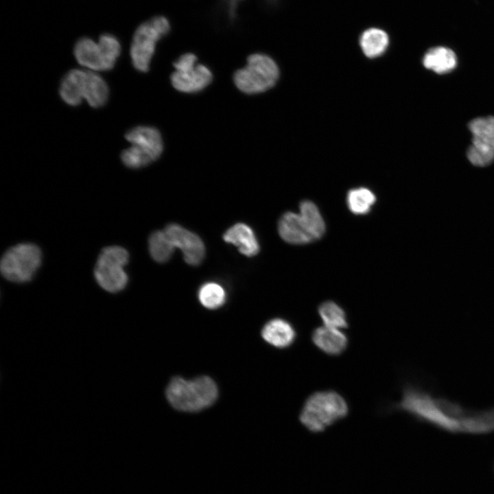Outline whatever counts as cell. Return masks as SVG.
Returning a JSON list of instances; mask_svg holds the SVG:
<instances>
[{"label": "cell", "instance_id": "12", "mask_svg": "<svg viewBox=\"0 0 494 494\" xmlns=\"http://www.w3.org/2000/svg\"><path fill=\"white\" fill-rule=\"evenodd\" d=\"M127 141L156 160L162 153L163 145L159 131L150 126H137L128 131Z\"/></svg>", "mask_w": 494, "mask_h": 494}, {"label": "cell", "instance_id": "24", "mask_svg": "<svg viewBox=\"0 0 494 494\" xmlns=\"http://www.w3.org/2000/svg\"><path fill=\"white\" fill-rule=\"evenodd\" d=\"M198 296L200 303L208 309L221 307L224 304L226 298L224 288L216 282L204 283L199 288Z\"/></svg>", "mask_w": 494, "mask_h": 494}, {"label": "cell", "instance_id": "23", "mask_svg": "<svg viewBox=\"0 0 494 494\" xmlns=\"http://www.w3.org/2000/svg\"><path fill=\"white\" fill-rule=\"evenodd\" d=\"M375 202V195L366 187L352 189L346 195L347 207L351 212L355 215L368 213Z\"/></svg>", "mask_w": 494, "mask_h": 494}, {"label": "cell", "instance_id": "21", "mask_svg": "<svg viewBox=\"0 0 494 494\" xmlns=\"http://www.w3.org/2000/svg\"><path fill=\"white\" fill-rule=\"evenodd\" d=\"M299 213L314 241L322 237L325 232L326 226L318 207L311 201L304 200L300 204Z\"/></svg>", "mask_w": 494, "mask_h": 494}, {"label": "cell", "instance_id": "4", "mask_svg": "<svg viewBox=\"0 0 494 494\" xmlns=\"http://www.w3.org/2000/svg\"><path fill=\"white\" fill-rule=\"evenodd\" d=\"M279 75V68L273 59L266 54L257 53L250 55L246 65L235 71L233 80L241 91L255 94L272 87Z\"/></svg>", "mask_w": 494, "mask_h": 494}, {"label": "cell", "instance_id": "29", "mask_svg": "<svg viewBox=\"0 0 494 494\" xmlns=\"http://www.w3.org/2000/svg\"><path fill=\"white\" fill-rule=\"evenodd\" d=\"M270 3H274L277 0H267Z\"/></svg>", "mask_w": 494, "mask_h": 494}, {"label": "cell", "instance_id": "14", "mask_svg": "<svg viewBox=\"0 0 494 494\" xmlns=\"http://www.w3.org/2000/svg\"><path fill=\"white\" fill-rule=\"evenodd\" d=\"M86 71L72 69L62 79L59 93L62 99L70 106H78L84 98Z\"/></svg>", "mask_w": 494, "mask_h": 494}, {"label": "cell", "instance_id": "3", "mask_svg": "<svg viewBox=\"0 0 494 494\" xmlns=\"http://www.w3.org/2000/svg\"><path fill=\"white\" fill-rule=\"evenodd\" d=\"M347 412V404L339 394L333 391L318 392L305 401L300 420L309 430L318 432L344 417Z\"/></svg>", "mask_w": 494, "mask_h": 494}, {"label": "cell", "instance_id": "2", "mask_svg": "<svg viewBox=\"0 0 494 494\" xmlns=\"http://www.w3.org/2000/svg\"><path fill=\"white\" fill-rule=\"evenodd\" d=\"M214 381L202 376L191 380L174 377L166 388V397L176 409L184 412H198L212 405L217 397Z\"/></svg>", "mask_w": 494, "mask_h": 494}, {"label": "cell", "instance_id": "9", "mask_svg": "<svg viewBox=\"0 0 494 494\" xmlns=\"http://www.w3.org/2000/svg\"><path fill=\"white\" fill-rule=\"evenodd\" d=\"M469 128L473 135L467 151L469 160L476 166L489 165L494 160V117L476 118Z\"/></svg>", "mask_w": 494, "mask_h": 494}, {"label": "cell", "instance_id": "20", "mask_svg": "<svg viewBox=\"0 0 494 494\" xmlns=\"http://www.w3.org/2000/svg\"><path fill=\"white\" fill-rule=\"evenodd\" d=\"M424 66L438 73H445L456 65V57L450 49L437 47L430 49L423 57Z\"/></svg>", "mask_w": 494, "mask_h": 494}, {"label": "cell", "instance_id": "25", "mask_svg": "<svg viewBox=\"0 0 494 494\" xmlns=\"http://www.w3.org/2000/svg\"><path fill=\"white\" fill-rule=\"evenodd\" d=\"M318 313L325 326L341 329L348 326L344 311L333 301H325L318 307Z\"/></svg>", "mask_w": 494, "mask_h": 494}, {"label": "cell", "instance_id": "17", "mask_svg": "<svg viewBox=\"0 0 494 494\" xmlns=\"http://www.w3.org/2000/svg\"><path fill=\"white\" fill-rule=\"evenodd\" d=\"M78 62L93 71H104V62L98 43L90 38L79 39L74 47Z\"/></svg>", "mask_w": 494, "mask_h": 494}, {"label": "cell", "instance_id": "8", "mask_svg": "<svg viewBox=\"0 0 494 494\" xmlns=\"http://www.w3.org/2000/svg\"><path fill=\"white\" fill-rule=\"evenodd\" d=\"M197 57L191 53L181 55L174 62L171 75L173 86L183 93H196L204 89L212 81L213 75L206 66L196 64Z\"/></svg>", "mask_w": 494, "mask_h": 494}, {"label": "cell", "instance_id": "26", "mask_svg": "<svg viewBox=\"0 0 494 494\" xmlns=\"http://www.w3.org/2000/svg\"><path fill=\"white\" fill-rule=\"evenodd\" d=\"M98 44L102 55L104 71L112 69L121 53L119 41L112 34H104L100 36Z\"/></svg>", "mask_w": 494, "mask_h": 494}, {"label": "cell", "instance_id": "1", "mask_svg": "<svg viewBox=\"0 0 494 494\" xmlns=\"http://www.w3.org/2000/svg\"><path fill=\"white\" fill-rule=\"evenodd\" d=\"M402 409L451 432L482 433L494 430V410L470 412L446 400L432 398L414 389H407Z\"/></svg>", "mask_w": 494, "mask_h": 494}, {"label": "cell", "instance_id": "16", "mask_svg": "<svg viewBox=\"0 0 494 494\" xmlns=\"http://www.w3.org/2000/svg\"><path fill=\"white\" fill-rule=\"evenodd\" d=\"M263 338L269 344L279 348L290 346L294 340L296 333L292 326L281 318L268 321L261 331Z\"/></svg>", "mask_w": 494, "mask_h": 494}, {"label": "cell", "instance_id": "18", "mask_svg": "<svg viewBox=\"0 0 494 494\" xmlns=\"http://www.w3.org/2000/svg\"><path fill=\"white\" fill-rule=\"evenodd\" d=\"M360 45L366 56L370 58H377L384 54L388 49L389 37L381 29L368 28L361 34Z\"/></svg>", "mask_w": 494, "mask_h": 494}, {"label": "cell", "instance_id": "7", "mask_svg": "<svg viewBox=\"0 0 494 494\" xmlns=\"http://www.w3.org/2000/svg\"><path fill=\"white\" fill-rule=\"evenodd\" d=\"M41 250L32 243H21L10 248L2 256L0 269L3 277L15 283L30 281L38 269Z\"/></svg>", "mask_w": 494, "mask_h": 494}, {"label": "cell", "instance_id": "13", "mask_svg": "<svg viewBox=\"0 0 494 494\" xmlns=\"http://www.w3.org/2000/svg\"><path fill=\"white\" fill-rule=\"evenodd\" d=\"M224 240L235 246L239 251L252 257L259 251V244L253 230L247 224L237 223L230 227L223 235Z\"/></svg>", "mask_w": 494, "mask_h": 494}, {"label": "cell", "instance_id": "11", "mask_svg": "<svg viewBox=\"0 0 494 494\" xmlns=\"http://www.w3.org/2000/svg\"><path fill=\"white\" fill-rule=\"evenodd\" d=\"M278 232L285 242L292 244H305L314 241L299 213H285L279 220Z\"/></svg>", "mask_w": 494, "mask_h": 494}, {"label": "cell", "instance_id": "19", "mask_svg": "<svg viewBox=\"0 0 494 494\" xmlns=\"http://www.w3.org/2000/svg\"><path fill=\"white\" fill-rule=\"evenodd\" d=\"M109 89L105 80L97 73L87 71L85 80L84 98L93 108L104 106L108 98Z\"/></svg>", "mask_w": 494, "mask_h": 494}, {"label": "cell", "instance_id": "27", "mask_svg": "<svg viewBox=\"0 0 494 494\" xmlns=\"http://www.w3.org/2000/svg\"><path fill=\"white\" fill-rule=\"evenodd\" d=\"M122 163L128 167L137 169L154 161L153 158L135 145L124 150L121 154Z\"/></svg>", "mask_w": 494, "mask_h": 494}, {"label": "cell", "instance_id": "28", "mask_svg": "<svg viewBox=\"0 0 494 494\" xmlns=\"http://www.w3.org/2000/svg\"><path fill=\"white\" fill-rule=\"evenodd\" d=\"M240 0H228V13L232 18L235 16V10L237 2Z\"/></svg>", "mask_w": 494, "mask_h": 494}, {"label": "cell", "instance_id": "10", "mask_svg": "<svg viewBox=\"0 0 494 494\" xmlns=\"http://www.w3.org/2000/svg\"><path fill=\"white\" fill-rule=\"evenodd\" d=\"M164 231L174 247L182 251L187 263L197 266L202 262L205 247L198 235L176 224H168Z\"/></svg>", "mask_w": 494, "mask_h": 494}, {"label": "cell", "instance_id": "22", "mask_svg": "<svg viewBox=\"0 0 494 494\" xmlns=\"http://www.w3.org/2000/svg\"><path fill=\"white\" fill-rule=\"evenodd\" d=\"M174 248L165 231H156L149 237V252L156 262L164 263L168 261L174 253Z\"/></svg>", "mask_w": 494, "mask_h": 494}, {"label": "cell", "instance_id": "5", "mask_svg": "<svg viewBox=\"0 0 494 494\" xmlns=\"http://www.w3.org/2000/svg\"><path fill=\"white\" fill-rule=\"evenodd\" d=\"M171 25L163 16H156L141 23L134 32L130 47L134 67L141 72L149 69L157 42L167 35Z\"/></svg>", "mask_w": 494, "mask_h": 494}, {"label": "cell", "instance_id": "6", "mask_svg": "<svg viewBox=\"0 0 494 494\" xmlns=\"http://www.w3.org/2000/svg\"><path fill=\"white\" fill-rule=\"evenodd\" d=\"M128 260L129 254L124 248L118 246L104 248L94 268V277L98 285L111 293L124 290L128 281L124 270Z\"/></svg>", "mask_w": 494, "mask_h": 494}, {"label": "cell", "instance_id": "15", "mask_svg": "<svg viewBox=\"0 0 494 494\" xmlns=\"http://www.w3.org/2000/svg\"><path fill=\"white\" fill-rule=\"evenodd\" d=\"M314 343L329 355H339L347 346V338L339 329L323 326L312 333Z\"/></svg>", "mask_w": 494, "mask_h": 494}]
</instances>
